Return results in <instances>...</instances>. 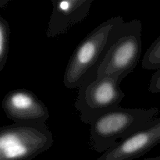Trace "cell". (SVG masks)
Segmentation results:
<instances>
[{"label": "cell", "instance_id": "obj_1", "mask_svg": "<svg viewBox=\"0 0 160 160\" xmlns=\"http://www.w3.org/2000/svg\"><path fill=\"white\" fill-rule=\"evenodd\" d=\"M142 21L137 19L116 25L97 70V77H109L120 84L137 67L142 54Z\"/></svg>", "mask_w": 160, "mask_h": 160}, {"label": "cell", "instance_id": "obj_2", "mask_svg": "<svg viewBox=\"0 0 160 160\" xmlns=\"http://www.w3.org/2000/svg\"><path fill=\"white\" fill-rule=\"evenodd\" d=\"M159 112L157 107L126 109L120 106L105 112L90 124L92 148L102 154L119 142L147 126Z\"/></svg>", "mask_w": 160, "mask_h": 160}, {"label": "cell", "instance_id": "obj_3", "mask_svg": "<svg viewBox=\"0 0 160 160\" xmlns=\"http://www.w3.org/2000/svg\"><path fill=\"white\" fill-rule=\"evenodd\" d=\"M122 17L108 19L91 31L77 46L70 58L63 76V84L70 89L79 88L89 76L97 73L111 33Z\"/></svg>", "mask_w": 160, "mask_h": 160}, {"label": "cell", "instance_id": "obj_4", "mask_svg": "<svg viewBox=\"0 0 160 160\" xmlns=\"http://www.w3.org/2000/svg\"><path fill=\"white\" fill-rule=\"evenodd\" d=\"M52 144V134L45 123L0 127V160H32Z\"/></svg>", "mask_w": 160, "mask_h": 160}, {"label": "cell", "instance_id": "obj_5", "mask_svg": "<svg viewBox=\"0 0 160 160\" xmlns=\"http://www.w3.org/2000/svg\"><path fill=\"white\" fill-rule=\"evenodd\" d=\"M124 97L120 83L112 78L97 77L95 73L79 88L74 107L80 112L81 121L90 125L105 112L120 106Z\"/></svg>", "mask_w": 160, "mask_h": 160}, {"label": "cell", "instance_id": "obj_6", "mask_svg": "<svg viewBox=\"0 0 160 160\" xmlns=\"http://www.w3.org/2000/svg\"><path fill=\"white\" fill-rule=\"evenodd\" d=\"M6 117L15 123L44 124L49 118V111L35 94L28 89H14L2 102Z\"/></svg>", "mask_w": 160, "mask_h": 160}, {"label": "cell", "instance_id": "obj_7", "mask_svg": "<svg viewBox=\"0 0 160 160\" xmlns=\"http://www.w3.org/2000/svg\"><path fill=\"white\" fill-rule=\"evenodd\" d=\"M160 144V118L123 139L97 160H134L144 156Z\"/></svg>", "mask_w": 160, "mask_h": 160}, {"label": "cell", "instance_id": "obj_8", "mask_svg": "<svg viewBox=\"0 0 160 160\" xmlns=\"http://www.w3.org/2000/svg\"><path fill=\"white\" fill-rule=\"evenodd\" d=\"M94 0H52V11L50 16L46 35L56 38L68 32L89 14Z\"/></svg>", "mask_w": 160, "mask_h": 160}, {"label": "cell", "instance_id": "obj_9", "mask_svg": "<svg viewBox=\"0 0 160 160\" xmlns=\"http://www.w3.org/2000/svg\"><path fill=\"white\" fill-rule=\"evenodd\" d=\"M10 38V28L7 20L0 16V73L6 66L8 59Z\"/></svg>", "mask_w": 160, "mask_h": 160}, {"label": "cell", "instance_id": "obj_10", "mask_svg": "<svg viewBox=\"0 0 160 160\" xmlns=\"http://www.w3.org/2000/svg\"><path fill=\"white\" fill-rule=\"evenodd\" d=\"M142 67L145 70H159L160 68V35L150 45L144 55Z\"/></svg>", "mask_w": 160, "mask_h": 160}, {"label": "cell", "instance_id": "obj_11", "mask_svg": "<svg viewBox=\"0 0 160 160\" xmlns=\"http://www.w3.org/2000/svg\"><path fill=\"white\" fill-rule=\"evenodd\" d=\"M148 91L153 94H160V68L152 77L148 84Z\"/></svg>", "mask_w": 160, "mask_h": 160}, {"label": "cell", "instance_id": "obj_12", "mask_svg": "<svg viewBox=\"0 0 160 160\" xmlns=\"http://www.w3.org/2000/svg\"><path fill=\"white\" fill-rule=\"evenodd\" d=\"M9 2V0H0V9L2 7H5Z\"/></svg>", "mask_w": 160, "mask_h": 160}, {"label": "cell", "instance_id": "obj_13", "mask_svg": "<svg viewBox=\"0 0 160 160\" xmlns=\"http://www.w3.org/2000/svg\"><path fill=\"white\" fill-rule=\"evenodd\" d=\"M143 160H160V156H155V157H150V158H146V159Z\"/></svg>", "mask_w": 160, "mask_h": 160}]
</instances>
